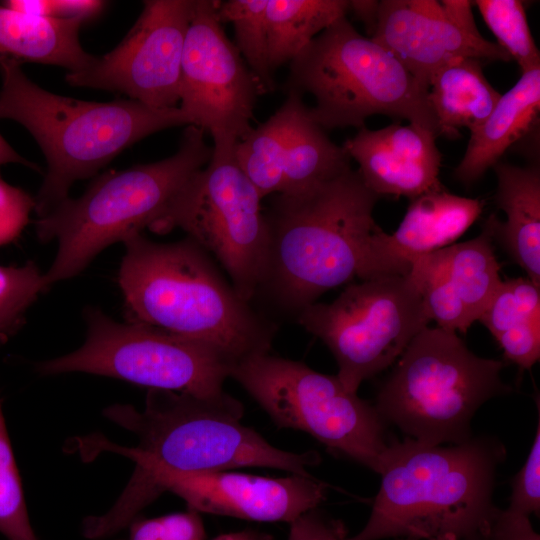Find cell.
<instances>
[{
	"mask_svg": "<svg viewBox=\"0 0 540 540\" xmlns=\"http://www.w3.org/2000/svg\"><path fill=\"white\" fill-rule=\"evenodd\" d=\"M205 132L188 125L178 150L163 160L98 176L78 198L67 197L35 222L41 243L57 242L44 272L48 289L81 273L105 248L149 228L189 178L211 159Z\"/></svg>",
	"mask_w": 540,
	"mask_h": 540,
	"instance_id": "6",
	"label": "cell"
},
{
	"mask_svg": "<svg viewBox=\"0 0 540 540\" xmlns=\"http://www.w3.org/2000/svg\"><path fill=\"white\" fill-rule=\"evenodd\" d=\"M392 234L377 233V255L386 275L407 276L414 261L450 246L477 220L484 202L446 191L443 186L410 199Z\"/></svg>",
	"mask_w": 540,
	"mask_h": 540,
	"instance_id": "19",
	"label": "cell"
},
{
	"mask_svg": "<svg viewBox=\"0 0 540 540\" xmlns=\"http://www.w3.org/2000/svg\"><path fill=\"white\" fill-rule=\"evenodd\" d=\"M268 0L219 1L217 16L234 28L235 46L257 79L262 92L275 89L274 73L269 65L266 6Z\"/></svg>",
	"mask_w": 540,
	"mask_h": 540,
	"instance_id": "26",
	"label": "cell"
},
{
	"mask_svg": "<svg viewBox=\"0 0 540 540\" xmlns=\"http://www.w3.org/2000/svg\"><path fill=\"white\" fill-rule=\"evenodd\" d=\"M487 224L477 237L417 258L407 275L419 291L430 321L466 333L499 289L501 265Z\"/></svg>",
	"mask_w": 540,
	"mask_h": 540,
	"instance_id": "17",
	"label": "cell"
},
{
	"mask_svg": "<svg viewBox=\"0 0 540 540\" xmlns=\"http://www.w3.org/2000/svg\"><path fill=\"white\" fill-rule=\"evenodd\" d=\"M1 4L22 14L56 18L55 0H7Z\"/></svg>",
	"mask_w": 540,
	"mask_h": 540,
	"instance_id": "36",
	"label": "cell"
},
{
	"mask_svg": "<svg viewBox=\"0 0 540 540\" xmlns=\"http://www.w3.org/2000/svg\"><path fill=\"white\" fill-rule=\"evenodd\" d=\"M378 199L351 166L304 190L272 195L264 212L269 248L259 292L297 315L355 277H377Z\"/></svg>",
	"mask_w": 540,
	"mask_h": 540,
	"instance_id": "1",
	"label": "cell"
},
{
	"mask_svg": "<svg viewBox=\"0 0 540 540\" xmlns=\"http://www.w3.org/2000/svg\"><path fill=\"white\" fill-rule=\"evenodd\" d=\"M479 321L521 371L539 361L540 287L528 278L502 281Z\"/></svg>",
	"mask_w": 540,
	"mask_h": 540,
	"instance_id": "24",
	"label": "cell"
},
{
	"mask_svg": "<svg viewBox=\"0 0 540 540\" xmlns=\"http://www.w3.org/2000/svg\"><path fill=\"white\" fill-rule=\"evenodd\" d=\"M105 5V1L99 0H55L56 18H78L85 22L97 17Z\"/></svg>",
	"mask_w": 540,
	"mask_h": 540,
	"instance_id": "35",
	"label": "cell"
},
{
	"mask_svg": "<svg viewBox=\"0 0 540 540\" xmlns=\"http://www.w3.org/2000/svg\"><path fill=\"white\" fill-rule=\"evenodd\" d=\"M195 0H147L133 27L110 52L76 72L69 85L120 92L164 109L179 102L181 65Z\"/></svg>",
	"mask_w": 540,
	"mask_h": 540,
	"instance_id": "14",
	"label": "cell"
},
{
	"mask_svg": "<svg viewBox=\"0 0 540 540\" xmlns=\"http://www.w3.org/2000/svg\"><path fill=\"white\" fill-rule=\"evenodd\" d=\"M427 96L439 136L456 138L461 128L472 131L480 126L501 93L486 79L481 60L459 58L432 75Z\"/></svg>",
	"mask_w": 540,
	"mask_h": 540,
	"instance_id": "23",
	"label": "cell"
},
{
	"mask_svg": "<svg viewBox=\"0 0 540 540\" xmlns=\"http://www.w3.org/2000/svg\"><path fill=\"white\" fill-rule=\"evenodd\" d=\"M83 20L35 17L0 4V62L56 65L76 72L94 56L79 41Z\"/></svg>",
	"mask_w": 540,
	"mask_h": 540,
	"instance_id": "22",
	"label": "cell"
},
{
	"mask_svg": "<svg viewBox=\"0 0 540 540\" xmlns=\"http://www.w3.org/2000/svg\"><path fill=\"white\" fill-rule=\"evenodd\" d=\"M492 169L497 177L495 203L506 214L501 222L492 214L485 224L510 257L540 287V170L499 161Z\"/></svg>",
	"mask_w": 540,
	"mask_h": 540,
	"instance_id": "20",
	"label": "cell"
},
{
	"mask_svg": "<svg viewBox=\"0 0 540 540\" xmlns=\"http://www.w3.org/2000/svg\"><path fill=\"white\" fill-rule=\"evenodd\" d=\"M285 92L308 93L310 117L323 129L364 127L367 118L404 119L439 136L428 91L386 48L342 17L290 62Z\"/></svg>",
	"mask_w": 540,
	"mask_h": 540,
	"instance_id": "7",
	"label": "cell"
},
{
	"mask_svg": "<svg viewBox=\"0 0 540 540\" xmlns=\"http://www.w3.org/2000/svg\"><path fill=\"white\" fill-rule=\"evenodd\" d=\"M243 405L224 392L198 397L149 389L145 407L115 404L103 416L132 432L135 447H122L100 437L77 446L83 456L110 451L130 458L136 470L172 474H202L241 467H266L311 476L307 468L320 462L316 451L294 453L271 445L256 430L241 423Z\"/></svg>",
	"mask_w": 540,
	"mask_h": 540,
	"instance_id": "4",
	"label": "cell"
},
{
	"mask_svg": "<svg viewBox=\"0 0 540 540\" xmlns=\"http://www.w3.org/2000/svg\"><path fill=\"white\" fill-rule=\"evenodd\" d=\"M122 243L118 283L126 321L204 342L233 363L270 352L274 325L193 240L159 243L137 233Z\"/></svg>",
	"mask_w": 540,
	"mask_h": 540,
	"instance_id": "2",
	"label": "cell"
},
{
	"mask_svg": "<svg viewBox=\"0 0 540 540\" xmlns=\"http://www.w3.org/2000/svg\"><path fill=\"white\" fill-rule=\"evenodd\" d=\"M229 377L277 427L306 432L334 454L380 472L390 443L385 422L375 406L347 391L336 375L267 352L234 363Z\"/></svg>",
	"mask_w": 540,
	"mask_h": 540,
	"instance_id": "9",
	"label": "cell"
},
{
	"mask_svg": "<svg viewBox=\"0 0 540 540\" xmlns=\"http://www.w3.org/2000/svg\"><path fill=\"white\" fill-rule=\"evenodd\" d=\"M540 111V67L520 79L498 102L485 121L470 131L467 149L454 170L466 186L478 181L502 155L536 124Z\"/></svg>",
	"mask_w": 540,
	"mask_h": 540,
	"instance_id": "21",
	"label": "cell"
},
{
	"mask_svg": "<svg viewBox=\"0 0 540 540\" xmlns=\"http://www.w3.org/2000/svg\"><path fill=\"white\" fill-rule=\"evenodd\" d=\"M296 320L329 348L336 376L352 393L392 365L430 322L419 291L401 275L350 284L331 303L305 307Z\"/></svg>",
	"mask_w": 540,
	"mask_h": 540,
	"instance_id": "12",
	"label": "cell"
},
{
	"mask_svg": "<svg viewBox=\"0 0 540 540\" xmlns=\"http://www.w3.org/2000/svg\"><path fill=\"white\" fill-rule=\"evenodd\" d=\"M473 3L496 37L497 44L517 62L521 73L540 67V52L521 1L477 0Z\"/></svg>",
	"mask_w": 540,
	"mask_h": 540,
	"instance_id": "27",
	"label": "cell"
},
{
	"mask_svg": "<svg viewBox=\"0 0 540 540\" xmlns=\"http://www.w3.org/2000/svg\"><path fill=\"white\" fill-rule=\"evenodd\" d=\"M344 523L312 509L290 523L288 540H349Z\"/></svg>",
	"mask_w": 540,
	"mask_h": 540,
	"instance_id": "33",
	"label": "cell"
},
{
	"mask_svg": "<svg viewBox=\"0 0 540 540\" xmlns=\"http://www.w3.org/2000/svg\"><path fill=\"white\" fill-rule=\"evenodd\" d=\"M399 540H413V539H406V538H401Z\"/></svg>",
	"mask_w": 540,
	"mask_h": 540,
	"instance_id": "40",
	"label": "cell"
},
{
	"mask_svg": "<svg viewBox=\"0 0 540 540\" xmlns=\"http://www.w3.org/2000/svg\"><path fill=\"white\" fill-rule=\"evenodd\" d=\"M213 540H274V538L272 535L267 533L254 530H243L239 532L221 534Z\"/></svg>",
	"mask_w": 540,
	"mask_h": 540,
	"instance_id": "39",
	"label": "cell"
},
{
	"mask_svg": "<svg viewBox=\"0 0 540 540\" xmlns=\"http://www.w3.org/2000/svg\"><path fill=\"white\" fill-rule=\"evenodd\" d=\"M503 363L472 353L455 333L423 328L408 344L377 395L376 410L409 438L432 445L471 438L475 412L511 392Z\"/></svg>",
	"mask_w": 540,
	"mask_h": 540,
	"instance_id": "8",
	"label": "cell"
},
{
	"mask_svg": "<svg viewBox=\"0 0 540 540\" xmlns=\"http://www.w3.org/2000/svg\"><path fill=\"white\" fill-rule=\"evenodd\" d=\"M43 275L33 261L0 265V347L20 331L28 309L47 290Z\"/></svg>",
	"mask_w": 540,
	"mask_h": 540,
	"instance_id": "28",
	"label": "cell"
},
{
	"mask_svg": "<svg viewBox=\"0 0 540 540\" xmlns=\"http://www.w3.org/2000/svg\"><path fill=\"white\" fill-rule=\"evenodd\" d=\"M262 197L234 156L210 159L195 172L149 227L183 230L220 263L237 294L251 302L263 284L269 233Z\"/></svg>",
	"mask_w": 540,
	"mask_h": 540,
	"instance_id": "11",
	"label": "cell"
},
{
	"mask_svg": "<svg viewBox=\"0 0 540 540\" xmlns=\"http://www.w3.org/2000/svg\"><path fill=\"white\" fill-rule=\"evenodd\" d=\"M473 2L382 0L372 40L386 48L428 91L432 75L459 58L512 60L478 31Z\"/></svg>",
	"mask_w": 540,
	"mask_h": 540,
	"instance_id": "16",
	"label": "cell"
},
{
	"mask_svg": "<svg viewBox=\"0 0 540 540\" xmlns=\"http://www.w3.org/2000/svg\"><path fill=\"white\" fill-rule=\"evenodd\" d=\"M484 540H540L530 516L509 508H496Z\"/></svg>",
	"mask_w": 540,
	"mask_h": 540,
	"instance_id": "34",
	"label": "cell"
},
{
	"mask_svg": "<svg viewBox=\"0 0 540 540\" xmlns=\"http://www.w3.org/2000/svg\"><path fill=\"white\" fill-rule=\"evenodd\" d=\"M219 1L195 0L181 65L180 108L214 142L212 159L233 157L251 129L260 85L217 16Z\"/></svg>",
	"mask_w": 540,
	"mask_h": 540,
	"instance_id": "13",
	"label": "cell"
},
{
	"mask_svg": "<svg viewBox=\"0 0 540 540\" xmlns=\"http://www.w3.org/2000/svg\"><path fill=\"white\" fill-rule=\"evenodd\" d=\"M125 540H205L200 514L188 509L156 518H135Z\"/></svg>",
	"mask_w": 540,
	"mask_h": 540,
	"instance_id": "30",
	"label": "cell"
},
{
	"mask_svg": "<svg viewBox=\"0 0 540 540\" xmlns=\"http://www.w3.org/2000/svg\"><path fill=\"white\" fill-rule=\"evenodd\" d=\"M436 138L418 125L393 123L377 130L361 127L342 147L358 163L365 185L379 197L412 199L441 186L442 156Z\"/></svg>",
	"mask_w": 540,
	"mask_h": 540,
	"instance_id": "18",
	"label": "cell"
},
{
	"mask_svg": "<svg viewBox=\"0 0 540 540\" xmlns=\"http://www.w3.org/2000/svg\"><path fill=\"white\" fill-rule=\"evenodd\" d=\"M34 207V198L28 193L0 179V246L21 234Z\"/></svg>",
	"mask_w": 540,
	"mask_h": 540,
	"instance_id": "32",
	"label": "cell"
},
{
	"mask_svg": "<svg viewBox=\"0 0 540 540\" xmlns=\"http://www.w3.org/2000/svg\"><path fill=\"white\" fill-rule=\"evenodd\" d=\"M513 511L530 516L540 511V419L526 461L512 481L510 504Z\"/></svg>",
	"mask_w": 540,
	"mask_h": 540,
	"instance_id": "31",
	"label": "cell"
},
{
	"mask_svg": "<svg viewBox=\"0 0 540 540\" xmlns=\"http://www.w3.org/2000/svg\"><path fill=\"white\" fill-rule=\"evenodd\" d=\"M326 489L325 483L312 476L297 474L266 477L228 470L182 475L135 469L118 503L125 511L137 514L168 491L198 513L291 523L318 508Z\"/></svg>",
	"mask_w": 540,
	"mask_h": 540,
	"instance_id": "15",
	"label": "cell"
},
{
	"mask_svg": "<svg viewBox=\"0 0 540 540\" xmlns=\"http://www.w3.org/2000/svg\"><path fill=\"white\" fill-rule=\"evenodd\" d=\"M84 320V343L38 362L39 374L83 372L198 397L225 392L234 363L213 346L145 324L119 322L93 306L85 308Z\"/></svg>",
	"mask_w": 540,
	"mask_h": 540,
	"instance_id": "10",
	"label": "cell"
},
{
	"mask_svg": "<svg viewBox=\"0 0 540 540\" xmlns=\"http://www.w3.org/2000/svg\"><path fill=\"white\" fill-rule=\"evenodd\" d=\"M16 163L39 170L38 166L18 154L0 134V165Z\"/></svg>",
	"mask_w": 540,
	"mask_h": 540,
	"instance_id": "38",
	"label": "cell"
},
{
	"mask_svg": "<svg viewBox=\"0 0 540 540\" xmlns=\"http://www.w3.org/2000/svg\"><path fill=\"white\" fill-rule=\"evenodd\" d=\"M0 533L7 540H39L33 531L0 402Z\"/></svg>",
	"mask_w": 540,
	"mask_h": 540,
	"instance_id": "29",
	"label": "cell"
},
{
	"mask_svg": "<svg viewBox=\"0 0 540 540\" xmlns=\"http://www.w3.org/2000/svg\"><path fill=\"white\" fill-rule=\"evenodd\" d=\"M0 119L24 126L41 148L47 172L34 211L44 216L75 181L94 176L135 142L174 126L192 125L180 108L158 109L129 99L85 101L49 92L19 64L0 62Z\"/></svg>",
	"mask_w": 540,
	"mask_h": 540,
	"instance_id": "5",
	"label": "cell"
},
{
	"mask_svg": "<svg viewBox=\"0 0 540 540\" xmlns=\"http://www.w3.org/2000/svg\"><path fill=\"white\" fill-rule=\"evenodd\" d=\"M379 1L373 0H350L348 1V12L362 21L372 37L378 18ZM370 37V38H371Z\"/></svg>",
	"mask_w": 540,
	"mask_h": 540,
	"instance_id": "37",
	"label": "cell"
},
{
	"mask_svg": "<svg viewBox=\"0 0 540 540\" xmlns=\"http://www.w3.org/2000/svg\"><path fill=\"white\" fill-rule=\"evenodd\" d=\"M504 455V447L488 438L450 446L390 442L371 514L349 540H484Z\"/></svg>",
	"mask_w": 540,
	"mask_h": 540,
	"instance_id": "3",
	"label": "cell"
},
{
	"mask_svg": "<svg viewBox=\"0 0 540 540\" xmlns=\"http://www.w3.org/2000/svg\"><path fill=\"white\" fill-rule=\"evenodd\" d=\"M348 13V0H268L269 65L290 63L323 30Z\"/></svg>",
	"mask_w": 540,
	"mask_h": 540,
	"instance_id": "25",
	"label": "cell"
}]
</instances>
